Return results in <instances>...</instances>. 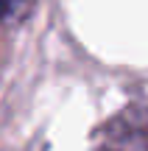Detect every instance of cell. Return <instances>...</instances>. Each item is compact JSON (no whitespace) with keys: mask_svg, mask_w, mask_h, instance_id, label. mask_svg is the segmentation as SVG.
Segmentation results:
<instances>
[{"mask_svg":"<svg viewBox=\"0 0 148 151\" xmlns=\"http://www.w3.org/2000/svg\"><path fill=\"white\" fill-rule=\"evenodd\" d=\"M95 151H148V98L106 120L98 129Z\"/></svg>","mask_w":148,"mask_h":151,"instance_id":"6da1fadb","label":"cell"},{"mask_svg":"<svg viewBox=\"0 0 148 151\" xmlns=\"http://www.w3.org/2000/svg\"><path fill=\"white\" fill-rule=\"evenodd\" d=\"M28 11H31V0H0V22L3 25H17Z\"/></svg>","mask_w":148,"mask_h":151,"instance_id":"7a4b0ae2","label":"cell"}]
</instances>
